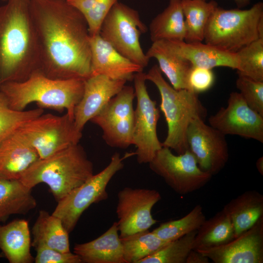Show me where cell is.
<instances>
[{"mask_svg":"<svg viewBox=\"0 0 263 263\" xmlns=\"http://www.w3.org/2000/svg\"><path fill=\"white\" fill-rule=\"evenodd\" d=\"M29 8L38 45V71L54 79L90 76V36L83 15L65 0H30Z\"/></svg>","mask_w":263,"mask_h":263,"instance_id":"obj_1","label":"cell"},{"mask_svg":"<svg viewBox=\"0 0 263 263\" xmlns=\"http://www.w3.org/2000/svg\"><path fill=\"white\" fill-rule=\"evenodd\" d=\"M30 0L0 5V85L24 81L38 71L39 54Z\"/></svg>","mask_w":263,"mask_h":263,"instance_id":"obj_2","label":"cell"},{"mask_svg":"<svg viewBox=\"0 0 263 263\" xmlns=\"http://www.w3.org/2000/svg\"><path fill=\"white\" fill-rule=\"evenodd\" d=\"M84 80L49 78L38 71L20 82H9L0 85V92L5 96L9 107L23 111L33 102L38 108L62 112L66 110L74 118L75 109L84 92Z\"/></svg>","mask_w":263,"mask_h":263,"instance_id":"obj_3","label":"cell"},{"mask_svg":"<svg viewBox=\"0 0 263 263\" xmlns=\"http://www.w3.org/2000/svg\"><path fill=\"white\" fill-rule=\"evenodd\" d=\"M94 174L93 163L77 144L39 159L19 180L31 189L40 183L46 184L58 202Z\"/></svg>","mask_w":263,"mask_h":263,"instance_id":"obj_4","label":"cell"},{"mask_svg":"<svg viewBox=\"0 0 263 263\" xmlns=\"http://www.w3.org/2000/svg\"><path fill=\"white\" fill-rule=\"evenodd\" d=\"M145 78L157 87L161 96L160 110L164 113L168 131L162 147L174 150L177 154L188 149L186 132L191 121L196 118L204 120L207 110L198 94L187 89L176 90L164 78L158 65L145 73Z\"/></svg>","mask_w":263,"mask_h":263,"instance_id":"obj_5","label":"cell"},{"mask_svg":"<svg viewBox=\"0 0 263 263\" xmlns=\"http://www.w3.org/2000/svg\"><path fill=\"white\" fill-rule=\"evenodd\" d=\"M259 38H263L261 1L245 10L217 6L207 21L204 36L205 43L233 53Z\"/></svg>","mask_w":263,"mask_h":263,"instance_id":"obj_6","label":"cell"},{"mask_svg":"<svg viewBox=\"0 0 263 263\" xmlns=\"http://www.w3.org/2000/svg\"><path fill=\"white\" fill-rule=\"evenodd\" d=\"M147 30L137 11L117 1L103 21L99 35L123 56L144 68L150 59L142 50L140 37Z\"/></svg>","mask_w":263,"mask_h":263,"instance_id":"obj_7","label":"cell"},{"mask_svg":"<svg viewBox=\"0 0 263 263\" xmlns=\"http://www.w3.org/2000/svg\"><path fill=\"white\" fill-rule=\"evenodd\" d=\"M16 132L35 150L39 159L79 144L82 136L74 118L67 113L60 116L43 113Z\"/></svg>","mask_w":263,"mask_h":263,"instance_id":"obj_8","label":"cell"},{"mask_svg":"<svg viewBox=\"0 0 263 263\" xmlns=\"http://www.w3.org/2000/svg\"><path fill=\"white\" fill-rule=\"evenodd\" d=\"M125 158L115 152L102 170L94 174L57 202L52 214L61 220L69 233L74 229L87 208L94 203L108 198L107 186L113 176L123 168Z\"/></svg>","mask_w":263,"mask_h":263,"instance_id":"obj_9","label":"cell"},{"mask_svg":"<svg viewBox=\"0 0 263 263\" xmlns=\"http://www.w3.org/2000/svg\"><path fill=\"white\" fill-rule=\"evenodd\" d=\"M149 165L153 172L181 195L200 189L212 176L199 167L196 158L188 149L182 154L175 155L169 148L162 147Z\"/></svg>","mask_w":263,"mask_h":263,"instance_id":"obj_10","label":"cell"},{"mask_svg":"<svg viewBox=\"0 0 263 263\" xmlns=\"http://www.w3.org/2000/svg\"><path fill=\"white\" fill-rule=\"evenodd\" d=\"M137 104L134 110L132 144L140 164L149 163L162 147L157 134L160 112L156 102L152 100L146 85L145 73H136L133 79Z\"/></svg>","mask_w":263,"mask_h":263,"instance_id":"obj_11","label":"cell"},{"mask_svg":"<svg viewBox=\"0 0 263 263\" xmlns=\"http://www.w3.org/2000/svg\"><path fill=\"white\" fill-rule=\"evenodd\" d=\"M134 88L125 85L91 120L102 131V138L112 148L125 149L132 144L135 98Z\"/></svg>","mask_w":263,"mask_h":263,"instance_id":"obj_12","label":"cell"},{"mask_svg":"<svg viewBox=\"0 0 263 263\" xmlns=\"http://www.w3.org/2000/svg\"><path fill=\"white\" fill-rule=\"evenodd\" d=\"M186 140L188 150L203 171L213 176L226 164L229 153L225 135L206 124L202 118L191 121L187 130Z\"/></svg>","mask_w":263,"mask_h":263,"instance_id":"obj_13","label":"cell"},{"mask_svg":"<svg viewBox=\"0 0 263 263\" xmlns=\"http://www.w3.org/2000/svg\"><path fill=\"white\" fill-rule=\"evenodd\" d=\"M117 197L116 212L120 238L149 230L157 223L151 210L161 199L157 190L125 187L118 192Z\"/></svg>","mask_w":263,"mask_h":263,"instance_id":"obj_14","label":"cell"},{"mask_svg":"<svg viewBox=\"0 0 263 263\" xmlns=\"http://www.w3.org/2000/svg\"><path fill=\"white\" fill-rule=\"evenodd\" d=\"M209 125L225 135H236L263 143V116L250 108L239 93L231 92L226 107L208 118Z\"/></svg>","mask_w":263,"mask_h":263,"instance_id":"obj_15","label":"cell"},{"mask_svg":"<svg viewBox=\"0 0 263 263\" xmlns=\"http://www.w3.org/2000/svg\"><path fill=\"white\" fill-rule=\"evenodd\" d=\"M196 250L214 263H263V216L230 241Z\"/></svg>","mask_w":263,"mask_h":263,"instance_id":"obj_16","label":"cell"},{"mask_svg":"<svg viewBox=\"0 0 263 263\" xmlns=\"http://www.w3.org/2000/svg\"><path fill=\"white\" fill-rule=\"evenodd\" d=\"M126 82L103 75H91L86 79L82 97L74 111L76 128L82 131L86 123L122 90Z\"/></svg>","mask_w":263,"mask_h":263,"instance_id":"obj_17","label":"cell"},{"mask_svg":"<svg viewBox=\"0 0 263 263\" xmlns=\"http://www.w3.org/2000/svg\"><path fill=\"white\" fill-rule=\"evenodd\" d=\"M91 75H103L111 79L133 80L144 68L123 56L100 35L90 37ZM90 75V76H91Z\"/></svg>","mask_w":263,"mask_h":263,"instance_id":"obj_18","label":"cell"},{"mask_svg":"<svg viewBox=\"0 0 263 263\" xmlns=\"http://www.w3.org/2000/svg\"><path fill=\"white\" fill-rule=\"evenodd\" d=\"M172 51L188 61L192 66L212 69L225 67L237 69L239 62L236 53L223 50L201 42L160 40Z\"/></svg>","mask_w":263,"mask_h":263,"instance_id":"obj_19","label":"cell"},{"mask_svg":"<svg viewBox=\"0 0 263 263\" xmlns=\"http://www.w3.org/2000/svg\"><path fill=\"white\" fill-rule=\"evenodd\" d=\"M39 159L35 150L16 132L0 145V178L19 179Z\"/></svg>","mask_w":263,"mask_h":263,"instance_id":"obj_20","label":"cell"},{"mask_svg":"<svg viewBox=\"0 0 263 263\" xmlns=\"http://www.w3.org/2000/svg\"><path fill=\"white\" fill-rule=\"evenodd\" d=\"M117 222L96 239L83 244H76L74 253L82 263H126L118 233Z\"/></svg>","mask_w":263,"mask_h":263,"instance_id":"obj_21","label":"cell"},{"mask_svg":"<svg viewBox=\"0 0 263 263\" xmlns=\"http://www.w3.org/2000/svg\"><path fill=\"white\" fill-rule=\"evenodd\" d=\"M30 231L28 222L16 219L0 225V249L10 263H32Z\"/></svg>","mask_w":263,"mask_h":263,"instance_id":"obj_22","label":"cell"},{"mask_svg":"<svg viewBox=\"0 0 263 263\" xmlns=\"http://www.w3.org/2000/svg\"><path fill=\"white\" fill-rule=\"evenodd\" d=\"M222 210L232 224L235 238L263 216V195L256 190L246 191L230 201Z\"/></svg>","mask_w":263,"mask_h":263,"instance_id":"obj_23","label":"cell"},{"mask_svg":"<svg viewBox=\"0 0 263 263\" xmlns=\"http://www.w3.org/2000/svg\"><path fill=\"white\" fill-rule=\"evenodd\" d=\"M146 55L150 59L154 58L157 60L160 71L173 88L190 90L188 77L192 66L188 61L172 51L162 41L152 42Z\"/></svg>","mask_w":263,"mask_h":263,"instance_id":"obj_24","label":"cell"},{"mask_svg":"<svg viewBox=\"0 0 263 263\" xmlns=\"http://www.w3.org/2000/svg\"><path fill=\"white\" fill-rule=\"evenodd\" d=\"M31 246H45L63 252H70L69 233L61 220L44 210L39 211L32 229Z\"/></svg>","mask_w":263,"mask_h":263,"instance_id":"obj_25","label":"cell"},{"mask_svg":"<svg viewBox=\"0 0 263 263\" xmlns=\"http://www.w3.org/2000/svg\"><path fill=\"white\" fill-rule=\"evenodd\" d=\"M31 188L19 179L0 178V221L15 214L25 215L37 206Z\"/></svg>","mask_w":263,"mask_h":263,"instance_id":"obj_26","label":"cell"},{"mask_svg":"<svg viewBox=\"0 0 263 263\" xmlns=\"http://www.w3.org/2000/svg\"><path fill=\"white\" fill-rule=\"evenodd\" d=\"M149 30L152 42L184 41L186 28L181 0H169L168 6L151 20Z\"/></svg>","mask_w":263,"mask_h":263,"instance_id":"obj_27","label":"cell"},{"mask_svg":"<svg viewBox=\"0 0 263 263\" xmlns=\"http://www.w3.org/2000/svg\"><path fill=\"white\" fill-rule=\"evenodd\" d=\"M186 28L185 41L197 43L204 40L207 21L218 6L216 1L210 0H181Z\"/></svg>","mask_w":263,"mask_h":263,"instance_id":"obj_28","label":"cell"},{"mask_svg":"<svg viewBox=\"0 0 263 263\" xmlns=\"http://www.w3.org/2000/svg\"><path fill=\"white\" fill-rule=\"evenodd\" d=\"M235 238L232 224L222 210L205 220L197 231L193 249L214 247L226 243Z\"/></svg>","mask_w":263,"mask_h":263,"instance_id":"obj_29","label":"cell"},{"mask_svg":"<svg viewBox=\"0 0 263 263\" xmlns=\"http://www.w3.org/2000/svg\"><path fill=\"white\" fill-rule=\"evenodd\" d=\"M120 240L126 263H139L169 243L162 240L149 230L120 238Z\"/></svg>","mask_w":263,"mask_h":263,"instance_id":"obj_30","label":"cell"},{"mask_svg":"<svg viewBox=\"0 0 263 263\" xmlns=\"http://www.w3.org/2000/svg\"><path fill=\"white\" fill-rule=\"evenodd\" d=\"M206 219L202 207L197 205L182 218L162 223L152 231L162 240L170 242L197 231Z\"/></svg>","mask_w":263,"mask_h":263,"instance_id":"obj_31","label":"cell"},{"mask_svg":"<svg viewBox=\"0 0 263 263\" xmlns=\"http://www.w3.org/2000/svg\"><path fill=\"white\" fill-rule=\"evenodd\" d=\"M197 231L168 243L139 263H186L188 255L193 249Z\"/></svg>","mask_w":263,"mask_h":263,"instance_id":"obj_32","label":"cell"},{"mask_svg":"<svg viewBox=\"0 0 263 263\" xmlns=\"http://www.w3.org/2000/svg\"><path fill=\"white\" fill-rule=\"evenodd\" d=\"M44 110L16 111L11 108L4 94L0 92V145L22 125L42 114Z\"/></svg>","mask_w":263,"mask_h":263,"instance_id":"obj_33","label":"cell"},{"mask_svg":"<svg viewBox=\"0 0 263 263\" xmlns=\"http://www.w3.org/2000/svg\"><path fill=\"white\" fill-rule=\"evenodd\" d=\"M237 74L263 82V38H259L236 53Z\"/></svg>","mask_w":263,"mask_h":263,"instance_id":"obj_34","label":"cell"},{"mask_svg":"<svg viewBox=\"0 0 263 263\" xmlns=\"http://www.w3.org/2000/svg\"><path fill=\"white\" fill-rule=\"evenodd\" d=\"M84 17L90 36L99 34L101 24L118 0H67Z\"/></svg>","mask_w":263,"mask_h":263,"instance_id":"obj_35","label":"cell"},{"mask_svg":"<svg viewBox=\"0 0 263 263\" xmlns=\"http://www.w3.org/2000/svg\"><path fill=\"white\" fill-rule=\"evenodd\" d=\"M236 85L248 106L263 116V82L238 74Z\"/></svg>","mask_w":263,"mask_h":263,"instance_id":"obj_36","label":"cell"},{"mask_svg":"<svg viewBox=\"0 0 263 263\" xmlns=\"http://www.w3.org/2000/svg\"><path fill=\"white\" fill-rule=\"evenodd\" d=\"M214 81L212 69L195 66H192L188 77L189 90L198 94L209 90Z\"/></svg>","mask_w":263,"mask_h":263,"instance_id":"obj_37","label":"cell"},{"mask_svg":"<svg viewBox=\"0 0 263 263\" xmlns=\"http://www.w3.org/2000/svg\"><path fill=\"white\" fill-rule=\"evenodd\" d=\"M35 249L36 263H82L80 257L71 251L63 252L45 246H38Z\"/></svg>","mask_w":263,"mask_h":263,"instance_id":"obj_38","label":"cell"},{"mask_svg":"<svg viewBox=\"0 0 263 263\" xmlns=\"http://www.w3.org/2000/svg\"><path fill=\"white\" fill-rule=\"evenodd\" d=\"M209 259L197 250L192 249L189 253L186 263H208Z\"/></svg>","mask_w":263,"mask_h":263,"instance_id":"obj_39","label":"cell"},{"mask_svg":"<svg viewBox=\"0 0 263 263\" xmlns=\"http://www.w3.org/2000/svg\"><path fill=\"white\" fill-rule=\"evenodd\" d=\"M256 168L259 172L263 175V157L262 156L257 159L256 163Z\"/></svg>","mask_w":263,"mask_h":263,"instance_id":"obj_40","label":"cell"},{"mask_svg":"<svg viewBox=\"0 0 263 263\" xmlns=\"http://www.w3.org/2000/svg\"><path fill=\"white\" fill-rule=\"evenodd\" d=\"M238 8L244 7L250 3V0H233Z\"/></svg>","mask_w":263,"mask_h":263,"instance_id":"obj_41","label":"cell"},{"mask_svg":"<svg viewBox=\"0 0 263 263\" xmlns=\"http://www.w3.org/2000/svg\"><path fill=\"white\" fill-rule=\"evenodd\" d=\"M4 257V255L2 252L0 253V258Z\"/></svg>","mask_w":263,"mask_h":263,"instance_id":"obj_42","label":"cell"},{"mask_svg":"<svg viewBox=\"0 0 263 263\" xmlns=\"http://www.w3.org/2000/svg\"><path fill=\"white\" fill-rule=\"evenodd\" d=\"M2 1H6L7 0H1Z\"/></svg>","mask_w":263,"mask_h":263,"instance_id":"obj_43","label":"cell"},{"mask_svg":"<svg viewBox=\"0 0 263 263\" xmlns=\"http://www.w3.org/2000/svg\"></svg>","mask_w":263,"mask_h":263,"instance_id":"obj_44","label":"cell"}]
</instances>
